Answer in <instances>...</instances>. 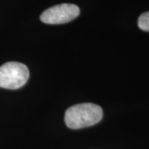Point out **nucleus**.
<instances>
[{"mask_svg":"<svg viewBox=\"0 0 149 149\" xmlns=\"http://www.w3.org/2000/svg\"><path fill=\"white\" fill-rule=\"evenodd\" d=\"M103 118V109L92 103H83L70 107L65 113V123L71 129L90 127L100 122Z\"/></svg>","mask_w":149,"mask_h":149,"instance_id":"obj_1","label":"nucleus"},{"mask_svg":"<svg viewBox=\"0 0 149 149\" xmlns=\"http://www.w3.org/2000/svg\"><path fill=\"white\" fill-rule=\"evenodd\" d=\"M29 78L27 65L17 61H9L0 66V87L17 90L22 87Z\"/></svg>","mask_w":149,"mask_h":149,"instance_id":"obj_2","label":"nucleus"},{"mask_svg":"<svg viewBox=\"0 0 149 149\" xmlns=\"http://www.w3.org/2000/svg\"><path fill=\"white\" fill-rule=\"evenodd\" d=\"M80 14L79 7L72 3H61L45 10L40 16L47 24H63L74 20Z\"/></svg>","mask_w":149,"mask_h":149,"instance_id":"obj_3","label":"nucleus"},{"mask_svg":"<svg viewBox=\"0 0 149 149\" xmlns=\"http://www.w3.org/2000/svg\"><path fill=\"white\" fill-rule=\"evenodd\" d=\"M139 27L144 32H149V11L142 13L138 20Z\"/></svg>","mask_w":149,"mask_h":149,"instance_id":"obj_4","label":"nucleus"}]
</instances>
